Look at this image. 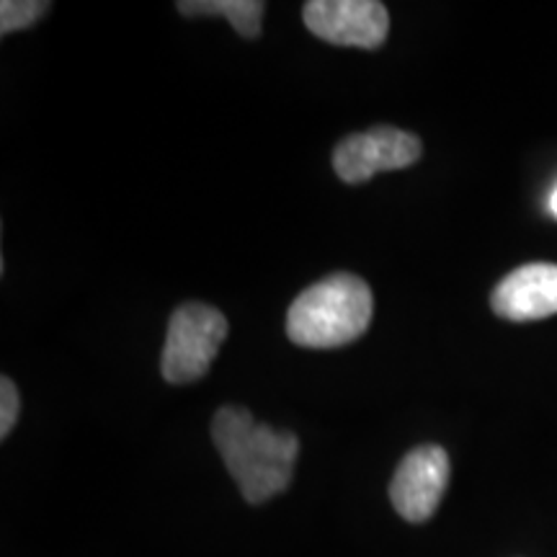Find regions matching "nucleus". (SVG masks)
<instances>
[{"mask_svg": "<svg viewBox=\"0 0 557 557\" xmlns=\"http://www.w3.org/2000/svg\"><path fill=\"white\" fill-rule=\"evenodd\" d=\"M374 299L364 278L333 274L299 295L287 312V336L302 348H338L364 336Z\"/></svg>", "mask_w": 557, "mask_h": 557, "instance_id": "f03ea898", "label": "nucleus"}, {"mask_svg": "<svg viewBox=\"0 0 557 557\" xmlns=\"http://www.w3.org/2000/svg\"><path fill=\"white\" fill-rule=\"evenodd\" d=\"M449 485V455L438 444H421L400 459L389 483L393 508L410 524H423L436 513Z\"/></svg>", "mask_w": 557, "mask_h": 557, "instance_id": "423d86ee", "label": "nucleus"}, {"mask_svg": "<svg viewBox=\"0 0 557 557\" xmlns=\"http://www.w3.org/2000/svg\"><path fill=\"white\" fill-rule=\"evenodd\" d=\"M50 11L47 0H3L0 3V34H11L29 29L34 21H39Z\"/></svg>", "mask_w": 557, "mask_h": 557, "instance_id": "1a4fd4ad", "label": "nucleus"}, {"mask_svg": "<svg viewBox=\"0 0 557 557\" xmlns=\"http://www.w3.org/2000/svg\"><path fill=\"white\" fill-rule=\"evenodd\" d=\"M227 338V318L205 302H186L176 308L169 323L160 374L171 385H189L205 377Z\"/></svg>", "mask_w": 557, "mask_h": 557, "instance_id": "7ed1b4c3", "label": "nucleus"}, {"mask_svg": "<svg viewBox=\"0 0 557 557\" xmlns=\"http://www.w3.org/2000/svg\"><path fill=\"white\" fill-rule=\"evenodd\" d=\"M21 413V398L18 389L13 385L11 377L0 380V436H9L13 426H16Z\"/></svg>", "mask_w": 557, "mask_h": 557, "instance_id": "9d476101", "label": "nucleus"}, {"mask_svg": "<svg viewBox=\"0 0 557 557\" xmlns=\"http://www.w3.org/2000/svg\"><path fill=\"white\" fill-rule=\"evenodd\" d=\"M302 21L318 39L359 50H380L389 32L387 9L377 0H310Z\"/></svg>", "mask_w": 557, "mask_h": 557, "instance_id": "39448f33", "label": "nucleus"}, {"mask_svg": "<svg viewBox=\"0 0 557 557\" xmlns=\"http://www.w3.org/2000/svg\"><path fill=\"white\" fill-rule=\"evenodd\" d=\"M212 442L248 504L259 506L289 487L299 457L292 431L256 421L240 406H225L212 418Z\"/></svg>", "mask_w": 557, "mask_h": 557, "instance_id": "f257e3e1", "label": "nucleus"}, {"mask_svg": "<svg viewBox=\"0 0 557 557\" xmlns=\"http://www.w3.org/2000/svg\"><path fill=\"white\" fill-rule=\"evenodd\" d=\"M491 308L511 323L542 320L557 312V263H527L496 284Z\"/></svg>", "mask_w": 557, "mask_h": 557, "instance_id": "0eeeda50", "label": "nucleus"}, {"mask_svg": "<svg viewBox=\"0 0 557 557\" xmlns=\"http://www.w3.org/2000/svg\"><path fill=\"white\" fill-rule=\"evenodd\" d=\"M176 9L189 18L222 16L246 39L261 37V18L267 11L263 0H181Z\"/></svg>", "mask_w": 557, "mask_h": 557, "instance_id": "6e6552de", "label": "nucleus"}, {"mask_svg": "<svg viewBox=\"0 0 557 557\" xmlns=\"http://www.w3.org/2000/svg\"><path fill=\"white\" fill-rule=\"evenodd\" d=\"M549 209H553V214L557 218V189L553 191V197H549Z\"/></svg>", "mask_w": 557, "mask_h": 557, "instance_id": "9b49d317", "label": "nucleus"}, {"mask_svg": "<svg viewBox=\"0 0 557 557\" xmlns=\"http://www.w3.org/2000/svg\"><path fill=\"white\" fill-rule=\"evenodd\" d=\"M421 139L395 127H374L341 139L333 150V169L346 184H367L385 171H400L421 158Z\"/></svg>", "mask_w": 557, "mask_h": 557, "instance_id": "20e7f679", "label": "nucleus"}]
</instances>
